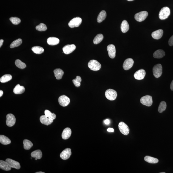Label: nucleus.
<instances>
[{"mask_svg":"<svg viewBox=\"0 0 173 173\" xmlns=\"http://www.w3.org/2000/svg\"><path fill=\"white\" fill-rule=\"evenodd\" d=\"M88 66L92 70L97 71L101 69V65L99 62L96 60H92L89 62L88 63Z\"/></svg>","mask_w":173,"mask_h":173,"instance_id":"f257e3e1","label":"nucleus"},{"mask_svg":"<svg viewBox=\"0 0 173 173\" xmlns=\"http://www.w3.org/2000/svg\"><path fill=\"white\" fill-rule=\"evenodd\" d=\"M105 95L107 99L111 101L115 100L117 96L116 91L112 89H109L106 90Z\"/></svg>","mask_w":173,"mask_h":173,"instance_id":"f03ea898","label":"nucleus"},{"mask_svg":"<svg viewBox=\"0 0 173 173\" xmlns=\"http://www.w3.org/2000/svg\"><path fill=\"white\" fill-rule=\"evenodd\" d=\"M170 14V10L167 7L162 8L160 11L159 17L161 20H165L168 18Z\"/></svg>","mask_w":173,"mask_h":173,"instance_id":"7ed1b4c3","label":"nucleus"},{"mask_svg":"<svg viewBox=\"0 0 173 173\" xmlns=\"http://www.w3.org/2000/svg\"><path fill=\"white\" fill-rule=\"evenodd\" d=\"M153 75L156 78H158L162 75V68L160 64H158L154 65L153 68Z\"/></svg>","mask_w":173,"mask_h":173,"instance_id":"20e7f679","label":"nucleus"},{"mask_svg":"<svg viewBox=\"0 0 173 173\" xmlns=\"http://www.w3.org/2000/svg\"><path fill=\"white\" fill-rule=\"evenodd\" d=\"M141 103L144 105L150 107L153 103L152 98L150 96L146 95L142 97L140 99Z\"/></svg>","mask_w":173,"mask_h":173,"instance_id":"39448f33","label":"nucleus"},{"mask_svg":"<svg viewBox=\"0 0 173 173\" xmlns=\"http://www.w3.org/2000/svg\"><path fill=\"white\" fill-rule=\"evenodd\" d=\"M119 129L122 134L127 135L129 132V129L128 126L123 122H120L118 125Z\"/></svg>","mask_w":173,"mask_h":173,"instance_id":"423d86ee","label":"nucleus"},{"mask_svg":"<svg viewBox=\"0 0 173 173\" xmlns=\"http://www.w3.org/2000/svg\"><path fill=\"white\" fill-rule=\"evenodd\" d=\"M82 22V18L80 17H76L73 18L69 22L68 25L71 28L78 27L80 25Z\"/></svg>","mask_w":173,"mask_h":173,"instance_id":"0eeeda50","label":"nucleus"},{"mask_svg":"<svg viewBox=\"0 0 173 173\" xmlns=\"http://www.w3.org/2000/svg\"><path fill=\"white\" fill-rule=\"evenodd\" d=\"M148 15L147 12L142 11L135 14V18L137 21L141 22L145 20Z\"/></svg>","mask_w":173,"mask_h":173,"instance_id":"6e6552de","label":"nucleus"},{"mask_svg":"<svg viewBox=\"0 0 173 173\" xmlns=\"http://www.w3.org/2000/svg\"><path fill=\"white\" fill-rule=\"evenodd\" d=\"M6 124L9 127H12L15 124L16 118L12 114H9L6 115Z\"/></svg>","mask_w":173,"mask_h":173,"instance_id":"1a4fd4ad","label":"nucleus"},{"mask_svg":"<svg viewBox=\"0 0 173 173\" xmlns=\"http://www.w3.org/2000/svg\"><path fill=\"white\" fill-rule=\"evenodd\" d=\"M58 102L60 105L65 107L69 104L70 102L69 98L65 95H62L59 97Z\"/></svg>","mask_w":173,"mask_h":173,"instance_id":"9d476101","label":"nucleus"},{"mask_svg":"<svg viewBox=\"0 0 173 173\" xmlns=\"http://www.w3.org/2000/svg\"><path fill=\"white\" fill-rule=\"evenodd\" d=\"M76 48V46L74 44L67 45L63 48V50L65 54H69L73 52Z\"/></svg>","mask_w":173,"mask_h":173,"instance_id":"9b49d317","label":"nucleus"},{"mask_svg":"<svg viewBox=\"0 0 173 173\" xmlns=\"http://www.w3.org/2000/svg\"><path fill=\"white\" fill-rule=\"evenodd\" d=\"M71 154V149L69 148H66L62 152L60 157L63 160H67L70 158Z\"/></svg>","mask_w":173,"mask_h":173,"instance_id":"f8f14e48","label":"nucleus"},{"mask_svg":"<svg viewBox=\"0 0 173 173\" xmlns=\"http://www.w3.org/2000/svg\"><path fill=\"white\" fill-rule=\"evenodd\" d=\"M107 49L110 57L112 59L114 58L116 53V49L114 45L113 44L109 45L107 46Z\"/></svg>","mask_w":173,"mask_h":173,"instance_id":"ddd939ff","label":"nucleus"},{"mask_svg":"<svg viewBox=\"0 0 173 173\" xmlns=\"http://www.w3.org/2000/svg\"><path fill=\"white\" fill-rule=\"evenodd\" d=\"M146 74V72L143 69L139 70L134 73V76L135 79L141 80L144 78Z\"/></svg>","mask_w":173,"mask_h":173,"instance_id":"4468645a","label":"nucleus"},{"mask_svg":"<svg viewBox=\"0 0 173 173\" xmlns=\"http://www.w3.org/2000/svg\"><path fill=\"white\" fill-rule=\"evenodd\" d=\"M133 64L134 61L131 58L127 59L124 61L123 64V68L126 70H129L133 66Z\"/></svg>","mask_w":173,"mask_h":173,"instance_id":"2eb2a0df","label":"nucleus"},{"mask_svg":"<svg viewBox=\"0 0 173 173\" xmlns=\"http://www.w3.org/2000/svg\"><path fill=\"white\" fill-rule=\"evenodd\" d=\"M6 161L10 165L11 168L19 169L20 168L21 166L20 164L17 161L14 160L10 158H7L6 160Z\"/></svg>","mask_w":173,"mask_h":173,"instance_id":"dca6fc26","label":"nucleus"},{"mask_svg":"<svg viewBox=\"0 0 173 173\" xmlns=\"http://www.w3.org/2000/svg\"><path fill=\"white\" fill-rule=\"evenodd\" d=\"M40 120L42 124L47 126L50 125L53 121V120L49 118L45 115H42L40 116Z\"/></svg>","mask_w":173,"mask_h":173,"instance_id":"f3484780","label":"nucleus"},{"mask_svg":"<svg viewBox=\"0 0 173 173\" xmlns=\"http://www.w3.org/2000/svg\"><path fill=\"white\" fill-rule=\"evenodd\" d=\"M163 31L162 29H159L154 31L152 33V36L156 40H159L162 38L163 35Z\"/></svg>","mask_w":173,"mask_h":173,"instance_id":"a211bd4d","label":"nucleus"},{"mask_svg":"<svg viewBox=\"0 0 173 173\" xmlns=\"http://www.w3.org/2000/svg\"><path fill=\"white\" fill-rule=\"evenodd\" d=\"M72 131L70 128H67L64 129L62 134V137L63 139H68L71 136Z\"/></svg>","mask_w":173,"mask_h":173,"instance_id":"6ab92c4d","label":"nucleus"},{"mask_svg":"<svg viewBox=\"0 0 173 173\" xmlns=\"http://www.w3.org/2000/svg\"><path fill=\"white\" fill-rule=\"evenodd\" d=\"M0 168L4 171H9L11 170V167L6 161H0Z\"/></svg>","mask_w":173,"mask_h":173,"instance_id":"aec40b11","label":"nucleus"},{"mask_svg":"<svg viewBox=\"0 0 173 173\" xmlns=\"http://www.w3.org/2000/svg\"><path fill=\"white\" fill-rule=\"evenodd\" d=\"M25 91V88L24 86H20L19 84L17 85L13 90L14 93L16 94H21Z\"/></svg>","mask_w":173,"mask_h":173,"instance_id":"412c9836","label":"nucleus"},{"mask_svg":"<svg viewBox=\"0 0 173 173\" xmlns=\"http://www.w3.org/2000/svg\"><path fill=\"white\" fill-rule=\"evenodd\" d=\"M129 23L126 20H124L122 22L121 25V30L122 32L125 33L129 31Z\"/></svg>","mask_w":173,"mask_h":173,"instance_id":"4be33fe9","label":"nucleus"},{"mask_svg":"<svg viewBox=\"0 0 173 173\" xmlns=\"http://www.w3.org/2000/svg\"><path fill=\"white\" fill-rule=\"evenodd\" d=\"M47 42L49 45H55L59 43L60 40L57 38L50 37L47 39Z\"/></svg>","mask_w":173,"mask_h":173,"instance_id":"5701e85b","label":"nucleus"},{"mask_svg":"<svg viewBox=\"0 0 173 173\" xmlns=\"http://www.w3.org/2000/svg\"><path fill=\"white\" fill-rule=\"evenodd\" d=\"M55 77L56 79L60 80L61 79L64 74V72L62 69H57L54 71Z\"/></svg>","mask_w":173,"mask_h":173,"instance_id":"b1692460","label":"nucleus"},{"mask_svg":"<svg viewBox=\"0 0 173 173\" xmlns=\"http://www.w3.org/2000/svg\"><path fill=\"white\" fill-rule=\"evenodd\" d=\"M165 55L164 51L162 49H159L154 52L153 57L156 58L160 59L164 57Z\"/></svg>","mask_w":173,"mask_h":173,"instance_id":"393cba45","label":"nucleus"},{"mask_svg":"<svg viewBox=\"0 0 173 173\" xmlns=\"http://www.w3.org/2000/svg\"><path fill=\"white\" fill-rule=\"evenodd\" d=\"M107 16V13L105 10H102L98 15L97 21L98 23H100L105 19Z\"/></svg>","mask_w":173,"mask_h":173,"instance_id":"a878e982","label":"nucleus"},{"mask_svg":"<svg viewBox=\"0 0 173 173\" xmlns=\"http://www.w3.org/2000/svg\"><path fill=\"white\" fill-rule=\"evenodd\" d=\"M0 142L4 145H7L11 143V141L8 137L3 135L0 136Z\"/></svg>","mask_w":173,"mask_h":173,"instance_id":"bb28decb","label":"nucleus"},{"mask_svg":"<svg viewBox=\"0 0 173 173\" xmlns=\"http://www.w3.org/2000/svg\"><path fill=\"white\" fill-rule=\"evenodd\" d=\"M31 155L32 158H37V159H40L42 157V154L41 150H37L32 152L31 153Z\"/></svg>","mask_w":173,"mask_h":173,"instance_id":"cd10ccee","label":"nucleus"},{"mask_svg":"<svg viewBox=\"0 0 173 173\" xmlns=\"http://www.w3.org/2000/svg\"><path fill=\"white\" fill-rule=\"evenodd\" d=\"M144 160L148 163L152 164L157 163H158L159 161L158 159L148 156H145L144 158Z\"/></svg>","mask_w":173,"mask_h":173,"instance_id":"c85d7f7f","label":"nucleus"},{"mask_svg":"<svg viewBox=\"0 0 173 173\" xmlns=\"http://www.w3.org/2000/svg\"><path fill=\"white\" fill-rule=\"evenodd\" d=\"M12 78V76L10 74H5L0 79V81L1 83H6L11 80Z\"/></svg>","mask_w":173,"mask_h":173,"instance_id":"c756f323","label":"nucleus"},{"mask_svg":"<svg viewBox=\"0 0 173 173\" xmlns=\"http://www.w3.org/2000/svg\"><path fill=\"white\" fill-rule=\"evenodd\" d=\"M31 49L34 53L38 54H41L44 51L43 48L42 47L38 46L33 47Z\"/></svg>","mask_w":173,"mask_h":173,"instance_id":"7c9ffc66","label":"nucleus"},{"mask_svg":"<svg viewBox=\"0 0 173 173\" xmlns=\"http://www.w3.org/2000/svg\"><path fill=\"white\" fill-rule=\"evenodd\" d=\"M24 148L26 150H29L32 147L33 145L32 142L29 140L25 139L23 141Z\"/></svg>","mask_w":173,"mask_h":173,"instance_id":"2f4dec72","label":"nucleus"},{"mask_svg":"<svg viewBox=\"0 0 173 173\" xmlns=\"http://www.w3.org/2000/svg\"><path fill=\"white\" fill-rule=\"evenodd\" d=\"M22 40L21 39H18L14 40L10 44V47L11 48H13L19 46L21 44Z\"/></svg>","mask_w":173,"mask_h":173,"instance_id":"473e14b6","label":"nucleus"},{"mask_svg":"<svg viewBox=\"0 0 173 173\" xmlns=\"http://www.w3.org/2000/svg\"><path fill=\"white\" fill-rule=\"evenodd\" d=\"M103 36L102 34H98L95 36L93 40L94 44H99L103 40Z\"/></svg>","mask_w":173,"mask_h":173,"instance_id":"72a5a7b5","label":"nucleus"},{"mask_svg":"<svg viewBox=\"0 0 173 173\" xmlns=\"http://www.w3.org/2000/svg\"><path fill=\"white\" fill-rule=\"evenodd\" d=\"M44 114L46 116L52 120H54L56 118V115L54 113H52L48 110H46L45 111Z\"/></svg>","mask_w":173,"mask_h":173,"instance_id":"f704fd0d","label":"nucleus"},{"mask_svg":"<svg viewBox=\"0 0 173 173\" xmlns=\"http://www.w3.org/2000/svg\"><path fill=\"white\" fill-rule=\"evenodd\" d=\"M15 65L18 68L21 69L25 68L26 65L25 63L22 62L20 60L18 59L16 60L15 62Z\"/></svg>","mask_w":173,"mask_h":173,"instance_id":"c9c22d12","label":"nucleus"},{"mask_svg":"<svg viewBox=\"0 0 173 173\" xmlns=\"http://www.w3.org/2000/svg\"><path fill=\"white\" fill-rule=\"evenodd\" d=\"M166 104L165 101L161 102L158 108V111L160 113H161L164 111L166 110Z\"/></svg>","mask_w":173,"mask_h":173,"instance_id":"e433bc0d","label":"nucleus"},{"mask_svg":"<svg viewBox=\"0 0 173 173\" xmlns=\"http://www.w3.org/2000/svg\"><path fill=\"white\" fill-rule=\"evenodd\" d=\"M82 81V78L79 76H77L76 78L73 80V84L76 87H79L81 85V82Z\"/></svg>","mask_w":173,"mask_h":173,"instance_id":"4c0bfd02","label":"nucleus"},{"mask_svg":"<svg viewBox=\"0 0 173 173\" xmlns=\"http://www.w3.org/2000/svg\"><path fill=\"white\" fill-rule=\"evenodd\" d=\"M36 29L37 30L39 31H45L47 30L46 25L43 23H41L38 25L36 26Z\"/></svg>","mask_w":173,"mask_h":173,"instance_id":"58836bf2","label":"nucleus"},{"mask_svg":"<svg viewBox=\"0 0 173 173\" xmlns=\"http://www.w3.org/2000/svg\"><path fill=\"white\" fill-rule=\"evenodd\" d=\"M10 20L13 24L15 25L19 24L21 22L20 19L17 17H11Z\"/></svg>","mask_w":173,"mask_h":173,"instance_id":"ea45409f","label":"nucleus"},{"mask_svg":"<svg viewBox=\"0 0 173 173\" xmlns=\"http://www.w3.org/2000/svg\"><path fill=\"white\" fill-rule=\"evenodd\" d=\"M168 43L169 45L171 46H173V35L171 37L169 40Z\"/></svg>","mask_w":173,"mask_h":173,"instance_id":"a19ab883","label":"nucleus"},{"mask_svg":"<svg viewBox=\"0 0 173 173\" xmlns=\"http://www.w3.org/2000/svg\"><path fill=\"white\" fill-rule=\"evenodd\" d=\"M104 122L105 124H106V125H108L110 123V120H108V119H106V120H104Z\"/></svg>","mask_w":173,"mask_h":173,"instance_id":"79ce46f5","label":"nucleus"},{"mask_svg":"<svg viewBox=\"0 0 173 173\" xmlns=\"http://www.w3.org/2000/svg\"><path fill=\"white\" fill-rule=\"evenodd\" d=\"M107 131L108 132H114V129L112 128H109L107 129Z\"/></svg>","mask_w":173,"mask_h":173,"instance_id":"37998d69","label":"nucleus"},{"mask_svg":"<svg viewBox=\"0 0 173 173\" xmlns=\"http://www.w3.org/2000/svg\"><path fill=\"white\" fill-rule=\"evenodd\" d=\"M170 88L171 90L173 91V80L171 82V85H170Z\"/></svg>","mask_w":173,"mask_h":173,"instance_id":"c03bdc74","label":"nucleus"},{"mask_svg":"<svg viewBox=\"0 0 173 173\" xmlns=\"http://www.w3.org/2000/svg\"><path fill=\"white\" fill-rule=\"evenodd\" d=\"M4 42V40H0V47H1L2 45Z\"/></svg>","mask_w":173,"mask_h":173,"instance_id":"a18cd8bd","label":"nucleus"},{"mask_svg":"<svg viewBox=\"0 0 173 173\" xmlns=\"http://www.w3.org/2000/svg\"><path fill=\"white\" fill-rule=\"evenodd\" d=\"M3 92L2 90H0V97H1L3 95Z\"/></svg>","mask_w":173,"mask_h":173,"instance_id":"49530a36","label":"nucleus"},{"mask_svg":"<svg viewBox=\"0 0 173 173\" xmlns=\"http://www.w3.org/2000/svg\"><path fill=\"white\" fill-rule=\"evenodd\" d=\"M36 173H44V172H41V171H40V172H36Z\"/></svg>","mask_w":173,"mask_h":173,"instance_id":"de8ad7c7","label":"nucleus"},{"mask_svg":"<svg viewBox=\"0 0 173 173\" xmlns=\"http://www.w3.org/2000/svg\"><path fill=\"white\" fill-rule=\"evenodd\" d=\"M127 1H134V0H127Z\"/></svg>","mask_w":173,"mask_h":173,"instance_id":"09e8293b","label":"nucleus"},{"mask_svg":"<svg viewBox=\"0 0 173 173\" xmlns=\"http://www.w3.org/2000/svg\"><path fill=\"white\" fill-rule=\"evenodd\" d=\"M37 159H37V158H35V160H37Z\"/></svg>","mask_w":173,"mask_h":173,"instance_id":"8fccbe9b","label":"nucleus"},{"mask_svg":"<svg viewBox=\"0 0 173 173\" xmlns=\"http://www.w3.org/2000/svg\"><path fill=\"white\" fill-rule=\"evenodd\" d=\"M165 172H161V173H165Z\"/></svg>","mask_w":173,"mask_h":173,"instance_id":"3c124183","label":"nucleus"}]
</instances>
